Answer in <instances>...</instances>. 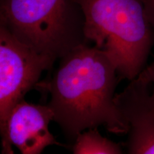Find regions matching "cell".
<instances>
[{
    "instance_id": "1",
    "label": "cell",
    "mask_w": 154,
    "mask_h": 154,
    "mask_svg": "<svg viewBox=\"0 0 154 154\" xmlns=\"http://www.w3.org/2000/svg\"><path fill=\"white\" fill-rule=\"evenodd\" d=\"M59 59L53 76L35 88L49 93L53 121L67 139L74 143L84 131L99 126L116 135L128 134V125L114 101L121 79L109 56L83 44Z\"/></svg>"
},
{
    "instance_id": "2",
    "label": "cell",
    "mask_w": 154,
    "mask_h": 154,
    "mask_svg": "<svg viewBox=\"0 0 154 154\" xmlns=\"http://www.w3.org/2000/svg\"><path fill=\"white\" fill-rule=\"evenodd\" d=\"M84 16L88 42L105 51L120 79L130 82L145 67L154 32L143 0H75Z\"/></svg>"
},
{
    "instance_id": "3",
    "label": "cell",
    "mask_w": 154,
    "mask_h": 154,
    "mask_svg": "<svg viewBox=\"0 0 154 154\" xmlns=\"http://www.w3.org/2000/svg\"><path fill=\"white\" fill-rule=\"evenodd\" d=\"M0 24L54 61L83 44L84 16L75 0H0Z\"/></svg>"
},
{
    "instance_id": "4",
    "label": "cell",
    "mask_w": 154,
    "mask_h": 154,
    "mask_svg": "<svg viewBox=\"0 0 154 154\" xmlns=\"http://www.w3.org/2000/svg\"><path fill=\"white\" fill-rule=\"evenodd\" d=\"M55 61L38 54L0 24V137L14 106L35 88Z\"/></svg>"
},
{
    "instance_id": "5",
    "label": "cell",
    "mask_w": 154,
    "mask_h": 154,
    "mask_svg": "<svg viewBox=\"0 0 154 154\" xmlns=\"http://www.w3.org/2000/svg\"><path fill=\"white\" fill-rule=\"evenodd\" d=\"M54 113L48 105L22 100L13 108L2 139V153H14V146L23 154H39L47 146H63L50 132Z\"/></svg>"
},
{
    "instance_id": "6",
    "label": "cell",
    "mask_w": 154,
    "mask_h": 154,
    "mask_svg": "<svg viewBox=\"0 0 154 154\" xmlns=\"http://www.w3.org/2000/svg\"><path fill=\"white\" fill-rule=\"evenodd\" d=\"M114 101L128 126L127 142L130 154H154V106L150 86L136 76Z\"/></svg>"
},
{
    "instance_id": "7",
    "label": "cell",
    "mask_w": 154,
    "mask_h": 154,
    "mask_svg": "<svg viewBox=\"0 0 154 154\" xmlns=\"http://www.w3.org/2000/svg\"><path fill=\"white\" fill-rule=\"evenodd\" d=\"M74 154H121L119 144L102 136L97 128L84 131L78 135L72 147Z\"/></svg>"
},
{
    "instance_id": "8",
    "label": "cell",
    "mask_w": 154,
    "mask_h": 154,
    "mask_svg": "<svg viewBox=\"0 0 154 154\" xmlns=\"http://www.w3.org/2000/svg\"><path fill=\"white\" fill-rule=\"evenodd\" d=\"M137 76L149 85L151 101L154 106V61L144 67Z\"/></svg>"
},
{
    "instance_id": "9",
    "label": "cell",
    "mask_w": 154,
    "mask_h": 154,
    "mask_svg": "<svg viewBox=\"0 0 154 154\" xmlns=\"http://www.w3.org/2000/svg\"><path fill=\"white\" fill-rule=\"evenodd\" d=\"M146 15L154 32V0H143Z\"/></svg>"
}]
</instances>
